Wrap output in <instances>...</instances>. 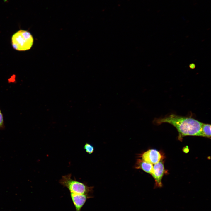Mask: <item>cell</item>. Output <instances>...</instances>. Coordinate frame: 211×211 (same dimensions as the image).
<instances>
[{"label": "cell", "instance_id": "6da1fadb", "mask_svg": "<svg viewBox=\"0 0 211 211\" xmlns=\"http://www.w3.org/2000/svg\"><path fill=\"white\" fill-rule=\"evenodd\" d=\"M153 122L159 125L164 123L170 124L174 127L179 133V138L187 136H200L203 123L193 118L179 116L174 114L162 118H155Z\"/></svg>", "mask_w": 211, "mask_h": 211}, {"label": "cell", "instance_id": "7a4b0ae2", "mask_svg": "<svg viewBox=\"0 0 211 211\" xmlns=\"http://www.w3.org/2000/svg\"><path fill=\"white\" fill-rule=\"evenodd\" d=\"M71 174L62 176L59 180V183L64 187L67 188L70 193L89 195L92 192L93 187H89L84 183L71 178Z\"/></svg>", "mask_w": 211, "mask_h": 211}, {"label": "cell", "instance_id": "3957f363", "mask_svg": "<svg viewBox=\"0 0 211 211\" xmlns=\"http://www.w3.org/2000/svg\"><path fill=\"white\" fill-rule=\"evenodd\" d=\"M11 43L14 49L18 51H25L31 48L33 43V38L29 32L21 30L12 35Z\"/></svg>", "mask_w": 211, "mask_h": 211}, {"label": "cell", "instance_id": "277c9868", "mask_svg": "<svg viewBox=\"0 0 211 211\" xmlns=\"http://www.w3.org/2000/svg\"><path fill=\"white\" fill-rule=\"evenodd\" d=\"M164 172V167L161 161L154 164L151 174L155 179V187L161 188L162 186V179Z\"/></svg>", "mask_w": 211, "mask_h": 211}, {"label": "cell", "instance_id": "5b68a950", "mask_svg": "<svg viewBox=\"0 0 211 211\" xmlns=\"http://www.w3.org/2000/svg\"><path fill=\"white\" fill-rule=\"evenodd\" d=\"M142 160L152 164L159 162L162 158L160 153L157 150L149 149L144 153L142 155Z\"/></svg>", "mask_w": 211, "mask_h": 211}, {"label": "cell", "instance_id": "8992f818", "mask_svg": "<svg viewBox=\"0 0 211 211\" xmlns=\"http://www.w3.org/2000/svg\"><path fill=\"white\" fill-rule=\"evenodd\" d=\"M71 199L74 205L75 211H81L87 199L93 196L89 195L77 194L71 193Z\"/></svg>", "mask_w": 211, "mask_h": 211}, {"label": "cell", "instance_id": "52a82bcc", "mask_svg": "<svg viewBox=\"0 0 211 211\" xmlns=\"http://www.w3.org/2000/svg\"><path fill=\"white\" fill-rule=\"evenodd\" d=\"M136 166V168L141 169L145 172L151 174L153 170V166L152 164L140 159L137 160Z\"/></svg>", "mask_w": 211, "mask_h": 211}, {"label": "cell", "instance_id": "ba28073f", "mask_svg": "<svg viewBox=\"0 0 211 211\" xmlns=\"http://www.w3.org/2000/svg\"><path fill=\"white\" fill-rule=\"evenodd\" d=\"M200 136L210 138L211 137V125L203 123Z\"/></svg>", "mask_w": 211, "mask_h": 211}, {"label": "cell", "instance_id": "9c48e42d", "mask_svg": "<svg viewBox=\"0 0 211 211\" xmlns=\"http://www.w3.org/2000/svg\"><path fill=\"white\" fill-rule=\"evenodd\" d=\"M84 148L86 152L89 154L93 153L94 151L93 147L88 143H86L85 144Z\"/></svg>", "mask_w": 211, "mask_h": 211}, {"label": "cell", "instance_id": "30bf717a", "mask_svg": "<svg viewBox=\"0 0 211 211\" xmlns=\"http://www.w3.org/2000/svg\"><path fill=\"white\" fill-rule=\"evenodd\" d=\"M4 128L3 116L0 108V130L4 129Z\"/></svg>", "mask_w": 211, "mask_h": 211}, {"label": "cell", "instance_id": "8fae6325", "mask_svg": "<svg viewBox=\"0 0 211 211\" xmlns=\"http://www.w3.org/2000/svg\"><path fill=\"white\" fill-rule=\"evenodd\" d=\"M189 67L191 69H193L195 67V65L194 64L192 63L190 65Z\"/></svg>", "mask_w": 211, "mask_h": 211}]
</instances>
